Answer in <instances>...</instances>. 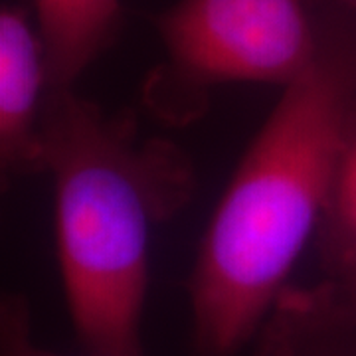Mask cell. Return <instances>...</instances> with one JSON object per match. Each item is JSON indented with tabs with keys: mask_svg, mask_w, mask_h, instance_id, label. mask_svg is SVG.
<instances>
[{
	"mask_svg": "<svg viewBox=\"0 0 356 356\" xmlns=\"http://www.w3.org/2000/svg\"><path fill=\"white\" fill-rule=\"evenodd\" d=\"M356 123V38L327 22L315 62L281 89L204 232L186 283L198 356L264 329L315 240Z\"/></svg>",
	"mask_w": 356,
	"mask_h": 356,
	"instance_id": "1",
	"label": "cell"
},
{
	"mask_svg": "<svg viewBox=\"0 0 356 356\" xmlns=\"http://www.w3.org/2000/svg\"><path fill=\"white\" fill-rule=\"evenodd\" d=\"M44 172L54 188L56 255L83 353L145 356L140 318L151 240L191 198L182 151L76 88L50 89L42 119Z\"/></svg>",
	"mask_w": 356,
	"mask_h": 356,
	"instance_id": "2",
	"label": "cell"
},
{
	"mask_svg": "<svg viewBox=\"0 0 356 356\" xmlns=\"http://www.w3.org/2000/svg\"><path fill=\"white\" fill-rule=\"evenodd\" d=\"M311 0H178L154 18L166 60L145 102L168 121H188L208 91L224 83L281 89L315 62L327 22Z\"/></svg>",
	"mask_w": 356,
	"mask_h": 356,
	"instance_id": "3",
	"label": "cell"
},
{
	"mask_svg": "<svg viewBox=\"0 0 356 356\" xmlns=\"http://www.w3.org/2000/svg\"><path fill=\"white\" fill-rule=\"evenodd\" d=\"M50 70L38 26L20 6L0 13V163L8 178L44 172L42 119Z\"/></svg>",
	"mask_w": 356,
	"mask_h": 356,
	"instance_id": "4",
	"label": "cell"
},
{
	"mask_svg": "<svg viewBox=\"0 0 356 356\" xmlns=\"http://www.w3.org/2000/svg\"><path fill=\"white\" fill-rule=\"evenodd\" d=\"M257 337L255 356H356V318L327 280L287 287Z\"/></svg>",
	"mask_w": 356,
	"mask_h": 356,
	"instance_id": "5",
	"label": "cell"
},
{
	"mask_svg": "<svg viewBox=\"0 0 356 356\" xmlns=\"http://www.w3.org/2000/svg\"><path fill=\"white\" fill-rule=\"evenodd\" d=\"M50 89L76 88L81 74L119 36L121 0H34Z\"/></svg>",
	"mask_w": 356,
	"mask_h": 356,
	"instance_id": "6",
	"label": "cell"
},
{
	"mask_svg": "<svg viewBox=\"0 0 356 356\" xmlns=\"http://www.w3.org/2000/svg\"><path fill=\"white\" fill-rule=\"evenodd\" d=\"M315 242L327 277L356 266V123L337 168Z\"/></svg>",
	"mask_w": 356,
	"mask_h": 356,
	"instance_id": "7",
	"label": "cell"
},
{
	"mask_svg": "<svg viewBox=\"0 0 356 356\" xmlns=\"http://www.w3.org/2000/svg\"><path fill=\"white\" fill-rule=\"evenodd\" d=\"M0 356H97L91 353L83 355H64L40 346L32 337L30 309L24 297L8 295L0 307Z\"/></svg>",
	"mask_w": 356,
	"mask_h": 356,
	"instance_id": "8",
	"label": "cell"
},
{
	"mask_svg": "<svg viewBox=\"0 0 356 356\" xmlns=\"http://www.w3.org/2000/svg\"><path fill=\"white\" fill-rule=\"evenodd\" d=\"M327 281L331 283L337 299L356 318V266L346 269L343 273H337L332 277H327Z\"/></svg>",
	"mask_w": 356,
	"mask_h": 356,
	"instance_id": "9",
	"label": "cell"
},
{
	"mask_svg": "<svg viewBox=\"0 0 356 356\" xmlns=\"http://www.w3.org/2000/svg\"><path fill=\"white\" fill-rule=\"evenodd\" d=\"M339 4H346V6H356V0H334Z\"/></svg>",
	"mask_w": 356,
	"mask_h": 356,
	"instance_id": "10",
	"label": "cell"
}]
</instances>
